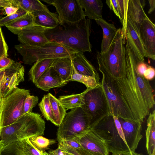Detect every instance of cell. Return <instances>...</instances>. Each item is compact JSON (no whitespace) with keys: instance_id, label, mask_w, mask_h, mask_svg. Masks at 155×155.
<instances>
[{"instance_id":"cell-1","label":"cell","mask_w":155,"mask_h":155,"mask_svg":"<svg viewBox=\"0 0 155 155\" xmlns=\"http://www.w3.org/2000/svg\"><path fill=\"white\" fill-rule=\"evenodd\" d=\"M125 47V76L113 81L134 119L142 123L155 105L153 89L149 81L137 71V57L139 53L127 33Z\"/></svg>"},{"instance_id":"cell-2","label":"cell","mask_w":155,"mask_h":155,"mask_svg":"<svg viewBox=\"0 0 155 155\" xmlns=\"http://www.w3.org/2000/svg\"><path fill=\"white\" fill-rule=\"evenodd\" d=\"M91 20L85 17L77 23H64L47 29L45 35L49 41L58 43L77 52H91Z\"/></svg>"},{"instance_id":"cell-3","label":"cell","mask_w":155,"mask_h":155,"mask_svg":"<svg viewBox=\"0 0 155 155\" xmlns=\"http://www.w3.org/2000/svg\"><path fill=\"white\" fill-rule=\"evenodd\" d=\"M125 42L120 28L106 51L97 52L99 70L112 80L125 76Z\"/></svg>"},{"instance_id":"cell-4","label":"cell","mask_w":155,"mask_h":155,"mask_svg":"<svg viewBox=\"0 0 155 155\" xmlns=\"http://www.w3.org/2000/svg\"><path fill=\"white\" fill-rule=\"evenodd\" d=\"M45 122L38 113L30 112L23 115L12 124L2 128L0 140L3 147L17 141L44 134Z\"/></svg>"},{"instance_id":"cell-5","label":"cell","mask_w":155,"mask_h":155,"mask_svg":"<svg viewBox=\"0 0 155 155\" xmlns=\"http://www.w3.org/2000/svg\"><path fill=\"white\" fill-rule=\"evenodd\" d=\"M90 130L105 143L112 155H118L131 152L120 137L113 115L108 114L90 125Z\"/></svg>"},{"instance_id":"cell-6","label":"cell","mask_w":155,"mask_h":155,"mask_svg":"<svg viewBox=\"0 0 155 155\" xmlns=\"http://www.w3.org/2000/svg\"><path fill=\"white\" fill-rule=\"evenodd\" d=\"M22 56L25 64L31 65L38 60L64 57L71 58L78 53L70 48L54 42L50 41L39 46H31L20 44L15 46Z\"/></svg>"},{"instance_id":"cell-7","label":"cell","mask_w":155,"mask_h":155,"mask_svg":"<svg viewBox=\"0 0 155 155\" xmlns=\"http://www.w3.org/2000/svg\"><path fill=\"white\" fill-rule=\"evenodd\" d=\"M91 117L81 107L71 109L67 113L57 133L58 142L81 137L90 130Z\"/></svg>"},{"instance_id":"cell-8","label":"cell","mask_w":155,"mask_h":155,"mask_svg":"<svg viewBox=\"0 0 155 155\" xmlns=\"http://www.w3.org/2000/svg\"><path fill=\"white\" fill-rule=\"evenodd\" d=\"M30 94L29 90L17 87L9 95L2 98L0 110L2 127L12 124L23 115L25 100Z\"/></svg>"},{"instance_id":"cell-9","label":"cell","mask_w":155,"mask_h":155,"mask_svg":"<svg viewBox=\"0 0 155 155\" xmlns=\"http://www.w3.org/2000/svg\"><path fill=\"white\" fill-rule=\"evenodd\" d=\"M83 103L81 107L91 117L90 125L109 113L107 99L101 84L89 88L83 96Z\"/></svg>"},{"instance_id":"cell-10","label":"cell","mask_w":155,"mask_h":155,"mask_svg":"<svg viewBox=\"0 0 155 155\" xmlns=\"http://www.w3.org/2000/svg\"><path fill=\"white\" fill-rule=\"evenodd\" d=\"M101 73L102 78L100 83L107 99L109 114L118 117L134 119L129 107L117 91L113 80Z\"/></svg>"},{"instance_id":"cell-11","label":"cell","mask_w":155,"mask_h":155,"mask_svg":"<svg viewBox=\"0 0 155 155\" xmlns=\"http://www.w3.org/2000/svg\"><path fill=\"white\" fill-rule=\"evenodd\" d=\"M54 6L58 13L59 25L78 22L85 17L79 0H42Z\"/></svg>"},{"instance_id":"cell-12","label":"cell","mask_w":155,"mask_h":155,"mask_svg":"<svg viewBox=\"0 0 155 155\" xmlns=\"http://www.w3.org/2000/svg\"><path fill=\"white\" fill-rule=\"evenodd\" d=\"M25 69L19 62L13 61L12 64L4 70L0 85V97L4 98L11 94L19 83L24 81Z\"/></svg>"},{"instance_id":"cell-13","label":"cell","mask_w":155,"mask_h":155,"mask_svg":"<svg viewBox=\"0 0 155 155\" xmlns=\"http://www.w3.org/2000/svg\"><path fill=\"white\" fill-rule=\"evenodd\" d=\"M126 143L131 151L135 152L142 137V122L139 120L118 117Z\"/></svg>"},{"instance_id":"cell-14","label":"cell","mask_w":155,"mask_h":155,"mask_svg":"<svg viewBox=\"0 0 155 155\" xmlns=\"http://www.w3.org/2000/svg\"><path fill=\"white\" fill-rule=\"evenodd\" d=\"M139 36L143 45L145 56L153 60L155 59V25L147 18L141 24Z\"/></svg>"},{"instance_id":"cell-15","label":"cell","mask_w":155,"mask_h":155,"mask_svg":"<svg viewBox=\"0 0 155 155\" xmlns=\"http://www.w3.org/2000/svg\"><path fill=\"white\" fill-rule=\"evenodd\" d=\"M47 29L34 25L21 31L18 35V40L21 44L31 46H39L48 43L49 41L45 35Z\"/></svg>"},{"instance_id":"cell-16","label":"cell","mask_w":155,"mask_h":155,"mask_svg":"<svg viewBox=\"0 0 155 155\" xmlns=\"http://www.w3.org/2000/svg\"><path fill=\"white\" fill-rule=\"evenodd\" d=\"M81 147L93 155H109L104 142L90 130L80 137Z\"/></svg>"},{"instance_id":"cell-17","label":"cell","mask_w":155,"mask_h":155,"mask_svg":"<svg viewBox=\"0 0 155 155\" xmlns=\"http://www.w3.org/2000/svg\"><path fill=\"white\" fill-rule=\"evenodd\" d=\"M52 66L47 69L35 84L38 88L46 91L51 88L61 87L67 84Z\"/></svg>"},{"instance_id":"cell-18","label":"cell","mask_w":155,"mask_h":155,"mask_svg":"<svg viewBox=\"0 0 155 155\" xmlns=\"http://www.w3.org/2000/svg\"><path fill=\"white\" fill-rule=\"evenodd\" d=\"M143 8L140 0H128L127 19L138 33L141 24L148 18Z\"/></svg>"},{"instance_id":"cell-19","label":"cell","mask_w":155,"mask_h":155,"mask_svg":"<svg viewBox=\"0 0 155 155\" xmlns=\"http://www.w3.org/2000/svg\"><path fill=\"white\" fill-rule=\"evenodd\" d=\"M31 13L34 16L35 25L51 29L59 25L58 15L50 12L48 8Z\"/></svg>"},{"instance_id":"cell-20","label":"cell","mask_w":155,"mask_h":155,"mask_svg":"<svg viewBox=\"0 0 155 155\" xmlns=\"http://www.w3.org/2000/svg\"><path fill=\"white\" fill-rule=\"evenodd\" d=\"M74 68L79 74L89 76L99 77L95 67L86 58L83 53L78 52L71 58Z\"/></svg>"},{"instance_id":"cell-21","label":"cell","mask_w":155,"mask_h":155,"mask_svg":"<svg viewBox=\"0 0 155 155\" xmlns=\"http://www.w3.org/2000/svg\"><path fill=\"white\" fill-rule=\"evenodd\" d=\"M14 155H41L32 145L28 138L11 143L2 148Z\"/></svg>"},{"instance_id":"cell-22","label":"cell","mask_w":155,"mask_h":155,"mask_svg":"<svg viewBox=\"0 0 155 155\" xmlns=\"http://www.w3.org/2000/svg\"><path fill=\"white\" fill-rule=\"evenodd\" d=\"M103 30V38L101 45V53L106 51L110 45L117 31L112 24L107 22L102 18L95 20Z\"/></svg>"},{"instance_id":"cell-23","label":"cell","mask_w":155,"mask_h":155,"mask_svg":"<svg viewBox=\"0 0 155 155\" xmlns=\"http://www.w3.org/2000/svg\"><path fill=\"white\" fill-rule=\"evenodd\" d=\"M52 66L64 81H70L74 69L71 58H56Z\"/></svg>"},{"instance_id":"cell-24","label":"cell","mask_w":155,"mask_h":155,"mask_svg":"<svg viewBox=\"0 0 155 155\" xmlns=\"http://www.w3.org/2000/svg\"><path fill=\"white\" fill-rule=\"evenodd\" d=\"M85 11V16L90 20L102 18L103 4L101 0H79Z\"/></svg>"},{"instance_id":"cell-25","label":"cell","mask_w":155,"mask_h":155,"mask_svg":"<svg viewBox=\"0 0 155 155\" xmlns=\"http://www.w3.org/2000/svg\"><path fill=\"white\" fill-rule=\"evenodd\" d=\"M146 130V148L148 155H155V111L149 113L147 120Z\"/></svg>"},{"instance_id":"cell-26","label":"cell","mask_w":155,"mask_h":155,"mask_svg":"<svg viewBox=\"0 0 155 155\" xmlns=\"http://www.w3.org/2000/svg\"><path fill=\"white\" fill-rule=\"evenodd\" d=\"M35 25L33 15L28 12L5 26L13 33L18 35L21 31Z\"/></svg>"},{"instance_id":"cell-27","label":"cell","mask_w":155,"mask_h":155,"mask_svg":"<svg viewBox=\"0 0 155 155\" xmlns=\"http://www.w3.org/2000/svg\"><path fill=\"white\" fill-rule=\"evenodd\" d=\"M56 59H45L35 62L28 72L29 79L34 84L47 69L52 66Z\"/></svg>"},{"instance_id":"cell-28","label":"cell","mask_w":155,"mask_h":155,"mask_svg":"<svg viewBox=\"0 0 155 155\" xmlns=\"http://www.w3.org/2000/svg\"><path fill=\"white\" fill-rule=\"evenodd\" d=\"M89 88L79 94L60 96L58 99L66 110L81 107L83 104V96Z\"/></svg>"},{"instance_id":"cell-29","label":"cell","mask_w":155,"mask_h":155,"mask_svg":"<svg viewBox=\"0 0 155 155\" xmlns=\"http://www.w3.org/2000/svg\"><path fill=\"white\" fill-rule=\"evenodd\" d=\"M13 5L30 13L47 8L38 0H13Z\"/></svg>"},{"instance_id":"cell-30","label":"cell","mask_w":155,"mask_h":155,"mask_svg":"<svg viewBox=\"0 0 155 155\" xmlns=\"http://www.w3.org/2000/svg\"><path fill=\"white\" fill-rule=\"evenodd\" d=\"M57 126L61 124L65 115L66 110L58 99L50 93L48 94Z\"/></svg>"},{"instance_id":"cell-31","label":"cell","mask_w":155,"mask_h":155,"mask_svg":"<svg viewBox=\"0 0 155 155\" xmlns=\"http://www.w3.org/2000/svg\"><path fill=\"white\" fill-rule=\"evenodd\" d=\"M70 81H76L81 83L84 84L87 88H93L101 84L99 77L81 74L78 73L74 68Z\"/></svg>"},{"instance_id":"cell-32","label":"cell","mask_w":155,"mask_h":155,"mask_svg":"<svg viewBox=\"0 0 155 155\" xmlns=\"http://www.w3.org/2000/svg\"><path fill=\"white\" fill-rule=\"evenodd\" d=\"M33 146L40 153L45 151L51 145L54 144V139H49L41 136H35L28 138Z\"/></svg>"},{"instance_id":"cell-33","label":"cell","mask_w":155,"mask_h":155,"mask_svg":"<svg viewBox=\"0 0 155 155\" xmlns=\"http://www.w3.org/2000/svg\"><path fill=\"white\" fill-rule=\"evenodd\" d=\"M38 105L44 117L47 120L50 121L54 124L57 125L48 94L44 96Z\"/></svg>"},{"instance_id":"cell-34","label":"cell","mask_w":155,"mask_h":155,"mask_svg":"<svg viewBox=\"0 0 155 155\" xmlns=\"http://www.w3.org/2000/svg\"><path fill=\"white\" fill-rule=\"evenodd\" d=\"M126 32L129 35L140 54L144 58L145 57V51L139 33L135 30L128 19H127Z\"/></svg>"},{"instance_id":"cell-35","label":"cell","mask_w":155,"mask_h":155,"mask_svg":"<svg viewBox=\"0 0 155 155\" xmlns=\"http://www.w3.org/2000/svg\"><path fill=\"white\" fill-rule=\"evenodd\" d=\"M28 12L23 9L19 8L18 11L15 13L9 16H6L0 19V27L5 26L25 15Z\"/></svg>"},{"instance_id":"cell-36","label":"cell","mask_w":155,"mask_h":155,"mask_svg":"<svg viewBox=\"0 0 155 155\" xmlns=\"http://www.w3.org/2000/svg\"><path fill=\"white\" fill-rule=\"evenodd\" d=\"M38 101V98L37 96L31 95L30 94L28 96L24 102L23 115L32 112L33 108L35 106Z\"/></svg>"},{"instance_id":"cell-37","label":"cell","mask_w":155,"mask_h":155,"mask_svg":"<svg viewBox=\"0 0 155 155\" xmlns=\"http://www.w3.org/2000/svg\"><path fill=\"white\" fill-rule=\"evenodd\" d=\"M80 137H78L68 140H62L58 143L64 144L75 149H78L81 147L79 141Z\"/></svg>"},{"instance_id":"cell-38","label":"cell","mask_w":155,"mask_h":155,"mask_svg":"<svg viewBox=\"0 0 155 155\" xmlns=\"http://www.w3.org/2000/svg\"><path fill=\"white\" fill-rule=\"evenodd\" d=\"M8 48L1 27H0V59L4 56H8Z\"/></svg>"},{"instance_id":"cell-39","label":"cell","mask_w":155,"mask_h":155,"mask_svg":"<svg viewBox=\"0 0 155 155\" xmlns=\"http://www.w3.org/2000/svg\"><path fill=\"white\" fill-rule=\"evenodd\" d=\"M58 147L62 151L64 155H81L75 149L61 143H58Z\"/></svg>"},{"instance_id":"cell-40","label":"cell","mask_w":155,"mask_h":155,"mask_svg":"<svg viewBox=\"0 0 155 155\" xmlns=\"http://www.w3.org/2000/svg\"><path fill=\"white\" fill-rule=\"evenodd\" d=\"M106 3L110 9L120 18L119 8L117 0H107Z\"/></svg>"},{"instance_id":"cell-41","label":"cell","mask_w":155,"mask_h":155,"mask_svg":"<svg viewBox=\"0 0 155 155\" xmlns=\"http://www.w3.org/2000/svg\"><path fill=\"white\" fill-rule=\"evenodd\" d=\"M155 74L154 68L149 65L147 68L144 72L143 76L146 79L149 81L153 79L154 78Z\"/></svg>"},{"instance_id":"cell-42","label":"cell","mask_w":155,"mask_h":155,"mask_svg":"<svg viewBox=\"0 0 155 155\" xmlns=\"http://www.w3.org/2000/svg\"><path fill=\"white\" fill-rule=\"evenodd\" d=\"M13 60L8 57V56H4L0 59V69L6 68L10 65Z\"/></svg>"},{"instance_id":"cell-43","label":"cell","mask_w":155,"mask_h":155,"mask_svg":"<svg viewBox=\"0 0 155 155\" xmlns=\"http://www.w3.org/2000/svg\"><path fill=\"white\" fill-rule=\"evenodd\" d=\"M7 16H9L15 13L19 8L13 5L7 6L4 8Z\"/></svg>"},{"instance_id":"cell-44","label":"cell","mask_w":155,"mask_h":155,"mask_svg":"<svg viewBox=\"0 0 155 155\" xmlns=\"http://www.w3.org/2000/svg\"><path fill=\"white\" fill-rule=\"evenodd\" d=\"M13 0H0V7L4 8L6 7L13 5Z\"/></svg>"},{"instance_id":"cell-45","label":"cell","mask_w":155,"mask_h":155,"mask_svg":"<svg viewBox=\"0 0 155 155\" xmlns=\"http://www.w3.org/2000/svg\"><path fill=\"white\" fill-rule=\"evenodd\" d=\"M48 154L49 155H64L62 151L59 147L55 150L50 151Z\"/></svg>"},{"instance_id":"cell-46","label":"cell","mask_w":155,"mask_h":155,"mask_svg":"<svg viewBox=\"0 0 155 155\" xmlns=\"http://www.w3.org/2000/svg\"><path fill=\"white\" fill-rule=\"evenodd\" d=\"M149 4L150 5V8L148 11L149 14L151 13L154 10L155 8V0H149Z\"/></svg>"},{"instance_id":"cell-47","label":"cell","mask_w":155,"mask_h":155,"mask_svg":"<svg viewBox=\"0 0 155 155\" xmlns=\"http://www.w3.org/2000/svg\"><path fill=\"white\" fill-rule=\"evenodd\" d=\"M0 155H14L11 152L5 149H2Z\"/></svg>"},{"instance_id":"cell-48","label":"cell","mask_w":155,"mask_h":155,"mask_svg":"<svg viewBox=\"0 0 155 155\" xmlns=\"http://www.w3.org/2000/svg\"><path fill=\"white\" fill-rule=\"evenodd\" d=\"M142 155L137 153H135V152H131L130 153L120 154V155Z\"/></svg>"},{"instance_id":"cell-49","label":"cell","mask_w":155,"mask_h":155,"mask_svg":"<svg viewBox=\"0 0 155 155\" xmlns=\"http://www.w3.org/2000/svg\"><path fill=\"white\" fill-rule=\"evenodd\" d=\"M4 69L0 71V84H1V81H2V77H3V73H4Z\"/></svg>"},{"instance_id":"cell-50","label":"cell","mask_w":155,"mask_h":155,"mask_svg":"<svg viewBox=\"0 0 155 155\" xmlns=\"http://www.w3.org/2000/svg\"><path fill=\"white\" fill-rule=\"evenodd\" d=\"M4 146V144L3 141L0 140V151L2 150Z\"/></svg>"},{"instance_id":"cell-51","label":"cell","mask_w":155,"mask_h":155,"mask_svg":"<svg viewBox=\"0 0 155 155\" xmlns=\"http://www.w3.org/2000/svg\"><path fill=\"white\" fill-rule=\"evenodd\" d=\"M2 127V125L1 121V112L0 110V134H1Z\"/></svg>"},{"instance_id":"cell-52","label":"cell","mask_w":155,"mask_h":155,"mask_svg":"<svg viewBox=\"0 0 155 155\" xmlns=\"http://www.w3.org/2000/svg\"><path fill=\"white\" fill-rule=\"evenodd\" d=\"M40 153L41 155H49L48 153L46 152L45 151L43 153Z\"/></svg>"},{"instance_id":"cell-53","label":"cell","mask_w":155,"mask_h":155,"mask_svg":"<svg viewBox=\"0 0 155 155\" xmlns=\"http://www.w3.org/2000/svg\"><path fill=\"white\" fill-rule=\"evenodd\" d=\"M3 17L0 14V19L2 18Z\"/></svg>"},{"instance_id":"cell-54","label":"cell","mask_w":155,"mask_h":155,"mask_svg":"<svg viewBox=\"0 0 155 155\" xmlns=\"http://www.w3.org/2000/svg\"><path fill=\"white\" fill-rule=\"evenodd\" d=\"M2 98L0 97V104Z\"/></svg>"},{"instance_id":"cell-55","label":"cell","mask_w":155,"mask_h":155,"mask_svg":"<svg viewBox=\"0 0 155 155\" xmlns=\"http://www.w3.org/2000/svg\"><path fill=\"white\" fill-rule=\"evenodd\" d=\"M5 68L2 69H0V71H1V70H3L4 69H5Z\"/></svg>"}]
</instances>
